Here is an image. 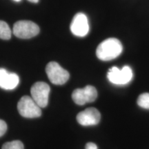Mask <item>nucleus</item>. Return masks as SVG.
I'll return each instance as SVG.
<instances>
[{
	"instance_id": "nucleus-3",
	"label": "nucleus",
	"mask_w": 149,
	"mask_h": 149,
	"mask_svg": "<svg viewBox=\"0 0 149 149\" xmlns=\"http://www.w3.org/2000/svg\"><path fill=\"white\" fill-rule=\"evenodd\" d=\"M133 70L128 66H124L122 69L113 66L110 68L107 73L108 79L115 85L127 84L133 79Z\"/></svg>"
},
{
	"instance_id": "nucleus-16",
	"label": "nucleus",
	"mask_w": 149,
	"mask_h": 149,
	"mask_svg": "<svg viewBox=\"0 0 149 149\" xmlns=\"http://www.w3.org/2000/svg\"><path fill=\"white\" fill-rule=\"evenodd\" d=\"M28 1H31V2H32V3H37L39 1V0H28Z\"/></svg>"
},
{
	"instance_id": "nucleus-9",
	"label": "nucleus",
	"mask_w": 149,
	"mask_h": 149,
	"mask_svg": "<svg viewBox=\"0 0 149 149\" xmlns=\"http://www.w3.org/2000/svg\"><path fill=\"white\" fill-rule=\"evenodd\" d=\"M101 115L97 109L88 108L80 112L77 115V121L81 126H88L97 125L100 122Z\"/></svg>"
},
{
	"instance_id": "nucleus-12",
	"label": "nucleus",
	"mask_w": 149,
	"mask_h": 149,
	"mask_svg": "<svg viewBox=\"0 0 149 149\" xmlns=\"http://www.w3.org/2000/svg\"><path fill=\"white\" fill-rule=\"evenodd\" d=\"M137 102L139 107L145 109H149V93L141 94L137 99Z\"/></svg>"
},
{
	"instance_id": "nucleus-8",
	"label": "nucleus",
	"mask_w": 149,
	"mask_h": 149,
	"mask_svg": "<svg viewBox=\"0 0 149 149\" xmlns=\"http://www.w3.org/2000/svg\"><path fill=\"white\" fill-rule=\"evenodd\" d=\"M70 31L77 37H84L88 33L89 24L86 15L82 13L76 14L70 24Z\"/></svg>"
},
{
	"instance_id": "nucleus-6",
	"label": "nucleus",
	"mask_w": 149,
	"mask_h": 149,
	"mask_svg": "<svg viewBox=\"0 0 149 149\" xmlns=\"http://www.w3.org/2000/svg\"><path fill=\"white\" fill-rule=\"evenodd\" d=\"M50 91L49 85L43 81L35 83L31 87V97L41 109L45 108L48 105Z\"/></svg>"
},
{
	"instance_id": "nucleus-5",
	"label": "nucleus",
	"mask_w": 149,
	"mask_h": 149,
	"mask_svg": "<svg viewBox=\"0 0 149 149\" xmlns=\"http://www.w3.org/2000/svg\"><path fill=\"white\" fill-rule=\"evenodd\" d=\"M13 31V34L18 38L29 39L39 34L40 28L34 22L22 20L14 24Z\"/></svg>"
},
{
	"instance_id": "nucleus-2",
	"label": "nucleus",
	"mask_w": 149,
	"mask_h": 149,
	"mask_svg": "<svg viewBox=\"0 0 149 149\" xmlns=\"http://www.w3.org/2000/svg\"><path fill=\"white\" fill-rule=\"evenodd\" d=\"M17 109L19 113L26 118H36L42 115L41 108L29 96H24L20 99L17 104Z\"/></svg>"
},
{
	"instance_id": "nucleus-15",
	"label": "nucleus",
	"mask_w": 149,
	"mask_h": 149,
	"mask_svg": "<svg viewBox=\"0 0 149 149\" xmlns=\"http://www.w3.org/2000/svg\"><path fill=\"white\" fill-rule=\"evenodd\" d=\"M85 149H98L97 146L93 142H88L86 144Z\"/></svg>"
},
{
	"instance_id": "nucleus-13",
	"label": "nucleus",
	"mask_w": 149,
	"mask_h": 149,
	"mask_svg": "<svg viewBox=\"0 0 149 149\" xmlns=\"http://www.w3.org/2000/svg\"><path fill=\"white\" fill-rule=\"evenodd\" d=\"M1 149H24V146L21 141L15 140L6 142Z\"/></svg>"
},
{
	"instance_id": "nucleus-4",
	"label": "nucleus",
	"mask_w": 149,
	"mask_h": 149,
	"mask_svg": "<svg viewBox=\"0 0 149 149\" xmlns=\"http://www.w3.org/2000/svg\"><path fill=\"white\" fill-rule=\"evenodd\" d=\"M46 72L51 82L55 85L64 84L70 77L69 72L55 61L48 63L46 67Z\"/></svg>"
},
{
	"instance_id": "nucleus-1",
	"label": "nucleus",
	"mask_w": 149,
	"mask_h": 149,
	"mask_svg": "<svg viewBox=\"0 0 149 149\" xmlns=\"http://www.w3.org/2000/svg\"><path fill=\"white\" fill-rule=\"evenodd\" d=\"M123 46L116 38H109L100 43L96 50V55L102 61H111L122 53Z\"/></svg>"
},
{
	"instance_id": "nucleus-17",
	"label": "nucleus",
	"mask_w": 149,
	"mask_h": 149,
	"mask_svg": "<svg viewBox=\"0 0 149 149\" xmlns=\"http://www.w3.org/2000/svg\"><path fill=\"white\" fill-rule=\"evenodd\" d=\"M14 1H17V2H18V1H21V0H14Z\"/></svg>"
},
{
	"instance_id": "nucleus-7",
	"label": "nucleus",
	"mask_w": 149,
	"mask_h": 149,
	"mask_svg": "<svg viewBox=\"0 0 149 149\" xmlns=\"http://www.w3.org/2000/svg\"><path fill=\"white\" fill-rule=\"evenodd\" d=\"M97 97V91L93 86H86L83 88L75 89L72 93L73 102L78 105L93 102Z\"/></svg>"
},
{
	"instance_id": "nucleus-14",
	"label": "nucleus",
	"mask_w": 149,
	"mask_h": 149,
	"mask_svg": "<svg viewBox=\"0 0 149 149\" xmlns=\"http://www.w3.org/2000/svg\"><path fill=\"white\" fill-rule=\"evenodd\" d=\"M7 130V124L3 120H0V137L4 135Z\"/></svg>"
},
{
	"instance_id": "nucleus-11",
	"label": "nucleus",
	"mask_w": 149,
	"mask_h": 149,
	"mask_svg": "<svg viewBox=\"0 0 149 149\" xmlns=\"http://www.w3.org/2000/svg\"><path fill=\"white\" fill-rule=\"evenodd\" d=\"M11 34H12V32L8 24L0 20V39L4 40H10Z\"/></svg>"
},
{
	"instance_id": "nucleus-10",
	"label": "nucleus",
	"mask_w": 149,
	"mask_h": 149,
	"mask_svg": "<svg viewBox=\"0 0 149 149\" xmlns=\"http://www.w3.org/2000/svg\"><path fill=\"white\" fill-rule=\"evenodd\" d=\"M19 82V78L17 74L8 72L4 68H0V88L13 90L17 86Z\"/></svg>"
}]
</instances>
